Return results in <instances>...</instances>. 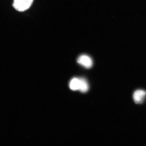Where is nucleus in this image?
Instances as JSON below:
<instances>
[{
  "label": "nucleus",
  "mask_w": 146,
  "mask_h": 146,
  "mask_svg": "<svg viewBox=\"0 0 146 146\" xmlns=\"http://www.w3.org/2000/svg\"><path fill=\"white\" fill-rule=\"evenodd\" d=\"M33 1V0H14L13 5L18 11L23 12L30 8Z\"/></svg>",
  "instance_id": "nucleus-1"
},
{
  "label": "nucleus",
  "mask_w": 146,
  "mask_h": 146,
  "mask_svg": "<svg viewBox=\"0 0 146 146\" xmlns=\"http://www.w3.org/2000/svg\"><path fill=\"white\" fill-rule=\"evenodd\" d=\"M77 62L80 65L86 68H90L93 65V60L89 56L82 54L77 59Z\"/></svg>",
  "instance_id": "nucleus-2"
},
{
  "label": "nucleus",
  "mask_w": 146,
  "mask_h": 146,
  "mask_svg": "<svg viewBox=\"0 0 146 146\" xmlns=\"http://www.w3.org/2000/svg\"><path fill=\"white\" fill-rule=\"evenodd\" d=\"M146 96V91L140 89L135 91L133 94V98L135 103L137 104H140L143 103Z\"/></svg>",
  "instance_id": "nucleus-3"
},
{
  "label": "nucleus",
  "mask_w": 146,
  "mask_h": 146,
  "mask_svg": "<svg viewBox=\"0 0 146 146\" xmlns=\"http://www.w3.org/2000/svg\"><path fill=\"white\" fill-rule=\"evenodd\" d=\"M80 85V78H74L71 80L69 86L73 91L79 90Z\"/></svg>",
  "instance_id": "nucleus-4"
},
{
  "label": "nucleus",
  "mask_w": 146,
  "mask_h": 146,
  "mask_svg": "<svg viewBox=\"0 0 146 146\" xmlns=\"http://www.w3.org/2000/svg\"><path fill=\"white\" fill-rule=\"evenodd\" d=\"M89 86L86 80L84 78H80V85L79 90L82 93L87 92Z\"/></svg>",
  "instance_id": "nucleus-5"
}]
</instances>
